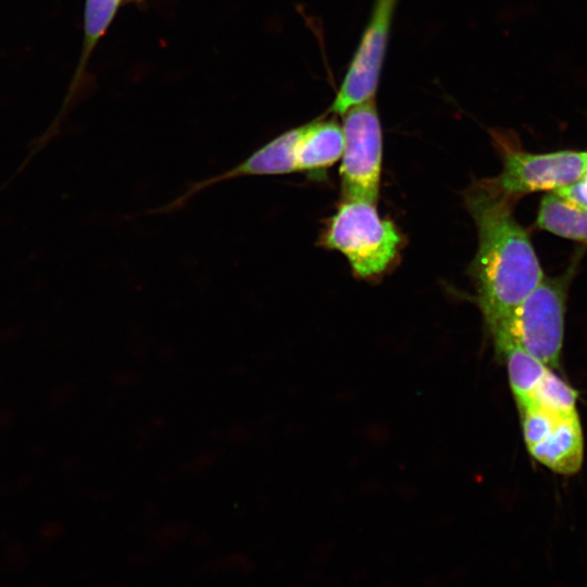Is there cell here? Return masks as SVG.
<instances>
[{"mask_svg": "<svg viewBox=\"0 0 587 587\" xmlns=\"http://www.w3.org/2000/svg\"><path fill=\"white\" fill-rule=\"evenodd\" d=\"M513 197L480 180L466 195L478 235L471 275L490 330L539 284L544 272L526 229L513 214Z\"/></svg>", "mask_w": 587, "mask_h": 587, "instance_id": "obj_1", "label": "cell"}, {"mask_svg": "<svg viewBox=\"0 0 587 587\" xmlns=\"http://www.w3.org/2000/svg\"><path fill=\"white\" fill-rule=\"evenodd\" d=\"M572 264L555 277L544 276L539 284L490 330L497 352L519 347L550 369L560 370L564 339L565 307Z\"/></svg>", "mask_w": 587, "mask_h": 587, "instance_id": "obj_2", "label": "cell"}, {"mask_svg": "<svg viewBox=\"0 0 587 587\" xmlns=\"http://www.w3.org/2000/svg\"><path fill=\"white\" fill-rule=\"evenodd\" d=\"M400 242L396 226L379 216L375 202L349 198H342L320 238L323 247L341 252L363 278L386 271Z\"/></svg>", "mask_w": 587, "mask_h": 587, "instance_id": "obj_3", "label": "cell"}, {"mask_svg": "<svg viewBox=\"0 0 587 587\" xmlns=\"http://www.w3.org/2000/svg\"><path fill=\"white\" fill-rule=\"evenodd\" d=\"M490 135L503 166L489 182L513 198L536 191H557L574 184L587 172V151L534 153L522 147L512 130L491 129Z\"/></svg>", "mask_w": 587, "mask_h": 587, "instance_id": "obj_4", "label": "cell"}, {"mask_svg": "<svg viewBox=\"0 0 587 587\" xmlns=\"http://www.w3.org/2000/svg\"><path fill=\"white\" fill-rule=\"evenodd\" d=\"M342 116V198L377 201L383 159V133L375 97L350 107Z\"/></svg>", "mask_w": 587, "mask_h": 587, "instance_id": "obj_5", "label": "cell"}, {"mask_svg": "<svg viewBox=\"0 0 587 587\" xmlns=\"http://www.w3.org/2000/svg\"><path fill=\"white\" fill-rule=\"evenodd\" d=\"M519 411L523 438L532 458L557 474H576L584 461V434L578 412L534 407Z\"/></svg>", "mask_w": 587, "mask_h": 587, "instance_id": "obj_6", "label": "cell"}, {"mask_svg": "<svg viewBox=\"0 0 587 587\" xmlns=\"http://www.w3.org/2000/svg\"><path fill=\"white\" fill-rule=\"evenodd\" d=\"M398 0H375L371 16L328 112L341 115L375 97Z\"/></svg>", "mask_w": 587, "mask_h": 587, "instance_id": "obj_7", "label": "cell"}, {"mask_svg": "<svg viewBox=\"0 0 587 587\" xmlns=\"http://www.w3.org/2000/svg\"><path fill=\"white\" fill-rule=\"evenodd\" d=\"M299 135L300 127L282 134L234 168L192 186L175 204L185 201L195 192L223 180L248 175H282L298 172L296 149Z\"/></svg>", "mask_w": 587, "mask_h": 587, "instance_id": "obj_8", "label": "cell"}, {"mask_svg": "<svg viewBox=\"0 0 587 587\" xmlns=\"http://www.w3.org/2000/svg\"><path fill=\"white\" fill-rule=\"evenodd\" d=\"M342 126L336 118H317L300 126L296 158L298 172L322 177L342 154Z\"/></svg>", "mask_w": 587, "mask_h": 587, "instance_id": "obj_9", "label": "cell"}, {"mask_svg": "<svg viewBox=\"0 0 587 587\" xmlns=\"http://www.w3.org/2000/svg\"><path fill=\"white\" fill-rule=\"evenodd\" d=\"M536 225L555 236L587 243V208L557 192L541 198Z\"/></svg>", "mask_w": 587, "mask_h": 587, "instance_id": "obj_10", "label": "cell"}, {"mask_svg": "<svg viewBox=\"0 0 587 587\" xmlns=\"http://www.w3.org/2000/svg\"><path fill=\"white\" fill-rule=\"evenodd\" d=\"M507 363L508 376L515 402L525 398L549 369L545 363L519 347L500 353Z\"/></svg>", "mask_w": 587, "mask_h": 587, "instance_id": "obj_11", "label": "cell"}, {"mask_svg": "<svg viewBox=\"0 0 587 587\" xmlns=\"http://www.w3.org/2000/svg\"><path fill=\"white\" fill-rule=\"evenodd\" d=\"M121 0H87L85 10V42L80 67L111 23Z\"/></svg>", "mask_w": 587, "mask_h": 587, "instance_id": "obj_12", "label": "cell"}, {"mask_svg": "<svg viewBox=\"0 0 587 587\" xmlns=\"http://www.w3.org/2000/svg\"><path fill=\"white\" fill-rule=\"evenodd\" d=\"M553 192L587 208V172L574 184Z\"/></svg>", "mask_w": 587, "mask_h": 587, "instance_id": "obj_13", "label": "cell"}]
</instances>
